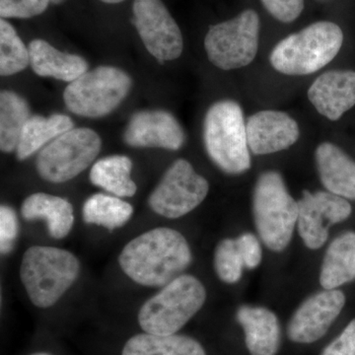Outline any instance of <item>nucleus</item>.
Instances as JSON below:
<instances>
[{"instance_id": "obj_1", "label": "nucleus", "mask_w": 355, "mask_h": 355, "mask_svg": "<svg viewBox=\"0 0 355 355\" xmlns=\"http://www.w3.org/2000/svg\"><path fill=\"white\" fill-rule=\"evenodd\" d=\"M193 261L190 245L175 229L158 227L128 243L119 256L121 270L135 284L161 287L183 275Z\"/></svg>"}, {"instance_id": "obj_2", "label": "nucleus", "mask_w": 355, "mask_h": 355, "mask_svg": "<svg viewBox=\"0 0 355 355\" xmlns=\"http://www.w3.org/2000/svg\"><path fill=\"white\" fill-rule=\"evenodd\" d=\"M80 273V261L60 248L33 246L25 252L20 279L33 304L50 308L73 286Z\"/></svg>"}, {"instance_id": "obj_3", "label": "nucleus", "mask_w": 355, "mask_h": 355, "mask_svg": "<svg viewBox=\"0 0 355 355\" xmlns=\"http://www.w3.org/2000/svg\"><path fill=\"white\" fill-rule=\"evenodd\" d=\"M343 43L340 26L319 21L280 41L270 53V64L286 76H308L331 62Z\"/></svg>"}, {"instance_id": "obj_4", "label": "nucleus", "mask_w": 355, "mask_h": 355, "mask_svg": "<svg viewBox=\"0 0 355 355\" xmlns=\"http://www.w3.org/2000/svg\"><path fill=\"white\" fill-rule=\"evenodd\" d=\"M202 137L210 160L221 171L238 175L251 168L246 123L237 102L222 100L210 107L203 121Z\"/></svg>"}, {"instance_id": "obj_5", "label": "nucleus", "mask_w": 355, "mask_h": 355, "mask_svg": "<svg viewBox=\"0 0 355 355\" xmlns=\"http://www.w3.org/2000/svg\"><path fill=\"white\" fill-rule=\"evenodd\" d=\"M254 225L261 241L273 252L286 249L297 224L298 202L279 172L260 175L253 196Z\"/></svg>"}, {"instance_id": "obj_6", "label": "nucleus", "mask_w": 355, "mask_h": 355, "mask_svg": "<svg viewBox=\"0 0 355 355\" xmlns=\"http://www.w3.org/2000/svg\"><path fill=\"white\" fill-rule=\"evenodd\" d=\"M205 300L207 291L200 279L180 275L141 306L137 317L140 328L153 335H174L202 309Z\"/></svg>"}, {"instance_id": "obj_7", "label": "nucleus", "mask_w": 355, "mask_h": 355, "mask_svg": "<svg viewBox=\"0 0 355 355\" xmlns=\"http://www.w3.org/2000/svg\"><path fill=\"white\" fill-rule=\"evenodd\" d=\"M132 85V78L123 70L109 65L96 67L65 88V106L77 116L102 118L120 106Z\"/></svg>"}, {"instance_id": "obj_8", "label": "nucleus", "mask_w": 355, "mask_h": 355, "mask_svg": "<svg viewBox=\"0 0 355 355\" xmlns=\"http://www.w3.org/2000/svg\"><path fill=\"white\" fill-rule=\"evenodd\" d=\"M102 140L91 128H73L40 150L36 169L40 177L53 184L69 182L94 162Z\"/></svg>"}, {"instance_id": "obj_9", "label": "nucleus", "mask_w": 355, "mask_h": 355, "mask_svg": "<svg viewBox=\"0 0 355 355\" xmlns=\"http://www.w3.org/2000/svg\"><path fill=\"white\" fill-rule=\"evenodd\" d=\"M260 17L247 9L233 19L211 26L205 39L207 58L222 70L242 69L253 62L259 51Z\"/></svg>"}, {"instance_id": "obj_10", "label": "nucleus", "mask_w": 355, "mask_h": 355, "mask_svg": "<svg viewBox=\"0 0 355 355\" xmlns=\"http://www.w3.org/2000/svg\"><path fill=\"white\" fill-rule=\"evenodd\" d=\"M209 191L207 180L189 161L178 159L149 196L148 205L158 216L177 219L197 209Z\"/></svg>"}, {"instance_id": "obj_11", "label": "nucleus", "mask_w": 355, "mask_h": 355, "mask_svg": "<svg viewBox=\"0 0 355 355\" xmlns=\"http://www.w3.org/2000/svg\"><path fill=\"white\" fill-rule=\"evenodd\" d=\"M132 13L133 25L153 57L161 64L180 58L183 35L161 0H135Z\"/></svg>"}, {"instance_id": "obj_12", "label": "nucleus", "mask_w": 355, "mask_h": 355, "mask_svg": "<svg viewBox=\"0 0 355 355\" xmlns=\"http://www.w3.org/2000/svg\"><path fill=\"white\" fill-rule=\"evenodd\" d=\"M352 207L347 198L330 191H303L298 202L297 227L305 246L311 250L323 247L331 225L347 220Z\"/></svg>"}, {"instance_id": "obj_13", "label": "nucleus", "mask_w": 355, "mask_h": 355, "mask_svg": "<svg viewBox=\"0 0 355 355\" xmlns=\"http://www.w3.org/2000/svg\"><path fill=\"white\" fill-rule=\"evenodd\" d=\"M345 305V294L338 289L313 294L292 315L287 336L293 343L317 342L326 335Z\"/></svg>"}, {"instance_id": "obj_14", "label": "nucleus", "mask_w": 355, "mask_h": 355, "mask_svg": "<svg viewBox=\"0 0 355 355\" xmlns=\"http://www.w3.org/2000/svg\"><path fill=\"white\" fill-rule=\"evenodd\" d=\"M123 141L137 148H163L176 151L186 141L181 123L164 110L140 111L133 114L123 132Z\"/></svg>"}, {"instance_id": "obj_15", "label": "nucleus", "mask_w": 355, "mask_h": 355, "mask_svg": "<svg viewBox=\"0 0 355 355\" xmlns=\"http://www.w3.org/2000/svg\"><path fill=\"white\" fill-rule=\"evenodd\" d=\"M250 150L256 155H266L286 150L297 142L298 123L284 112L266 111L252 114L246 123Z\"/></svg>"}, {"instance_id": "obj_16", "label": "nucleus", "mask_w": 355, "mask_h": 355, "mask_svg": "<svg viewBox=\"0 0 355 355\" xmlns=\"http://www.w3.org/2000/svg\"><path fill=\"white\" fill-rule=\"evenodd\" d=\"M318 113L338 121L355 105V71L331 70L318 77L308 90Z\"/></svg>"}, {"instance_id": "obj_17", "label": "nucleus", "mask_w": 355, "mask_h": 355, "mask_svg": "<svg viewBox=\"0 0 355 355\" xmlns=\"http://www.w3.org/2000/svg\"><path fill=\"white\" fill-rule=\"evenodd\" d=\"M236 319L245 333V343L251 355H277L282 343L279 318L263 307L243 305Z\"/></svg>"}, {"instance_id": "obj_18", "label": "nucleus", "mask_w": 355, "mask_h": 355, "mask_svg": "<svg viewBox=\"0 0 355 355\" xmlns=\"http://www.w3.org/2000/svg\"><path fill=\"white\" fill-rule=\"evenodd\" d=\"M315 159L320 180L327 191L355 200V162L340 147L324 142L317 147Z\"/></svg>"}, {"instance_id": "obj_19", "label": "nucleus", "mask_w": 355, "mask_h": 355, "mask_svg": "<svg viewBox=\"0 0 355 355\" xmlns=\"http://www.w3.org/2000/svg\"><path fill=\"white\" fill-rule=\"evenodd\" d=\"M28 49L30 65L37 76L70 83L88 71V62L83 58L62 53L44 40H34Z\"/></svg>"}, {"instance_id": "obj_20", "label": "nucleus", "mask_w": 355, "mask_h": 355, "mask_svg": "<svg viewBox=\"0 0 355 355\" xmlns=\"http://www.w3.org/2000/svg\"><path fill=\"white\" fill-rule=\"evenodd\" d=\"M21 216L25 220L44 219L49 234L53 239H64L74 224L73 207L69 200L57 196L36 193L25 198L21 205Z\"/></svg>"}, {"instance_id": "obj_21", "label": "nucleus", "mask_w": 355, "mask_h": 355, "mask_svg": "<svg viewBox=\"0 0 355 355\" xmlns=\"http://www.w3.org/2000/svg\"><path fill=\"white\" fill-rule=\"evenodd\" d=\"M355 279V232L347 231L333 240L327 249L320 272V284L327 291Z\"/></svg>"}, {"instance_id": "obj_22", "label": "nucleus", "mask_w": 355, "mask_h": 355, "mask_svg": "<svg viewBox=\"0 0 355 355\" xmlns=\"http://www.w3.org/2000/svg\"><path fill=\"white\" fill-rule=\"evenodd\" d=\"M73 128V121L67 114H53L50 116H32L23 128L16 149L18 160H26L42 150L53 139Z\"/></svg>"}, {"instance_id": "obj_23", "label": "nucleus", "mask_w": 355, "mask_h": 355, "mask_svg": "<svg viewBox=\"0 0 355 355\" xmlns=\"http://www.w3.org/2000/svg\"><path fill=\"white\" fill-rule=\"evenodd\" d=\"M132 162L128 156L99 159L91 168V183L119 198H132L137 191L132 179Z\"/></svg>"}, {"instance_id": "obj_24", "label": "nucleus", "mask_w": 355, "mask_h": 355, "mask_svg": "<svg viewBox=\"0 0 355 355\" xmlns=\"http://www.w3.org/2000/svg\"><path fill=\"white\" fill-rule=\"evenodd\" d=\"M121 355H207L195 338L183 335L139 334L125 343Z\"/></svg>"}, {"instance_id": "obj_25", "label": "nucleus", "mask_w": 355, "mask_h": 355, "mask_svg": "<svg viewBox=\"0 0 355 355\" xmlns=\"http://www.w3.org/2000/svg\"><path fill=\"white\" fill-rule=\"evenodd\" d=\"M31 112L24 98L13 91L0 94V148L2 153L16 151L21 133L31 118Z\"/></svg>"}, {"instance_id": "obj_26", "label": "nucleus", "mask_w": 355, "mask_h": 355, "mask_svg": "<svg viewBox=\"0 0 355 355\" xmlns=\"http://www.w3.org/2000/svg\"><path fill=\"white\" fill-rule=\"evenodd\" d=\"M133 207L123 198L106 193L91 196L83 207V220L87 224H95L114 230L123 227L130 220Z\"/></svg>"}, {"instance_id": "obj_27", "label": "nucleus", "mask_w": 355, "mask_h": 355, "mask_svg": "<svg viewBox=\"0 0 355 355\" xmlns=\"http://www.w3.org/2000/svg\"><path fill=\"white\" fill-rule=\"evenodd\" d=\"M30 64L29 49L12 25L0 21V74L10 76L23 71Z\"/></svg>"}, {"instance_id": "obj_28", "label": "nucleus", "mask_w": 355, "mask_h": 355, "mask_svg": "<svg viewBox=\"0 0 355 355\" xmlns=\"http://www.w3.org/2000/svg\"><path fill=\"white\" fill-rule=\"evenodd\" d=\"M244 261L235 239L221 240L214 252V268L217 277L228 284H234L241 279Z\"/></svg>"}, {"instance_id": "obj_29", "label": "nucleus", "mask_w": 355, "mask_h": 355, "mask_svg": "<svg viewBox=\"0 0 355 355\" xmlns=\"http://www.w3.org/2000/svg\"><path fill=\"white\" fill-rule=\"evenodd\" d=\"M51 0H0L2 18H31L46 11Z\"/></svg>"}, {"instance_id": "obj_30", "label": "nucleus", "mask_w": 355, "mask_h": 355, "mask_svg": "<svg viewBox=\"0 0 355 355\" xmlns=\"http://www.w3.org/2000/svg\"><path fill=\"white\" fill-rule=\"evenodd\" d=\"M19 234V221L12 207L1 205L0 207V251L7 254L12 251Z\"/></svg>"}, {"instance_id": "obj_31", "label": "nucleus", "mask_w": 355, "mask_h": 355, "mask_svg": "<svg viewBox=\"0 0 355 355\" xmlns=\"http://www.w3.org/2000/svg\"><path fill=\"white\" fill-rule=\"evenodd\" d=\"M270 15L282 23L297 19L304 9V0H261Z\"/></svg>"}, {"instance_id": "obj_32", "label": "nucleus", "mask_w": 355, "mask_h": 355, "mask_svg": "<svg viewBox=\"0 0 355 355\" xmlns=\"http://www.w3.org/2000/svg\"><path fill=\"white\" fill-rule=\"evenodd\" d=\"M235 240L244 261L245 268L249 270L258 268L263 259V251L258 238L252 233H244Z\"/></svg>"}, {"instance_id": "obj_33", "label": "nucleus", "mask_w": 355, "mask_h": 355, "mask_svg": "<svg viewBox=\"0 0 355 355\" xmlns=\"http://www.w3.org/2000/svg\"><path fill=\"white\" fill-rule=\"evenodd\" d=\"M321 355H355V319L347 324L338 338L323 350Z\"/></svg>"}, {"instance_id": "obj_34", "label": "nucleus", "mask_w": 355, "mask_h": 355, "mask_svg": "<svg viewBox=\"0 0 355 355\" xmlns=\"http://www.w3.org/2000/svg\"><path fill=\"white\" fill-rule=\"evenodd\" d=\"M101 1L105 2V3L116 4L120 3V2H123V0H101Z\"/></svg>"}, {"instance_id": "obj_35", "label": "nucleus", "mask_w": 355, "mask_h": 355, "mask_svg": "<svg viewBox=\"0 0 355 355\" xmlns=\"http://www.w3.org/2000/svg\"><path fill=\"white\" fill-rule=\"evenodd\" d=\"M64 1V0H51V3L53 4H60Z\"/></svg>"}, {"instance_id": "obj_36", "label": "nucleus", "mask_w": 355, "mask_h": 355, "mask_svg": "<svg viewBox=\"0 0 355 355\" xmlns=\"http://www.w3.org/2000/svg\"><path fill=\"white\" fill-rule=\"evenodd\" d=\"M31 355H51L49 354H46V352H37V354H31Z\"/></svg>"}, {"instance_id": "obj_37", "label": "nucleus", "mask_w": 355, "mask_h": 355, "mask_svg": "<svg viewBox=\"0 0 355 355\" xmlns=\"http://www.w3.org/2000/svg\"><path fill=\"white\" fill-rule=\"evenodd\" d=\"M319 1H326V0H319Z\"/></svg>"}]
</instances>
